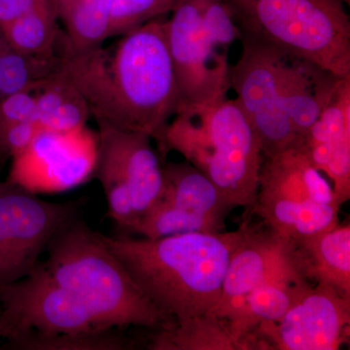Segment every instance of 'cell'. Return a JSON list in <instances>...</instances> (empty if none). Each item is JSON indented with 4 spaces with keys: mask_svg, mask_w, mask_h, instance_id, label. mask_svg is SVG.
<instances>
[{
    "mask_svg": "<svg viewBox=\"0 0 350 350\" xmlns=\"http://www.w3.org/2000/svg\"><path fill=\"white\" fill-rule=\"evenodd\" d=\"M241 38L350 76V18L342 0H225Z\"/></svg>",
    "mask_w": 350,
    "mask_h": 350,
    "instance_id": "5",
    "label": "cell"
},
{
    "mask_svg": "<svg viewBox=\"0 0 350 350\" xmlns=\"http://www.w3.org/2000/svg\"><path fill=\"white\" fill-rule=\"evenodd\" d=\"M163 174L159 202L199 223L206 232L225 231L226 217L234 206L206 175L186 161L165 163Z\"/></svg>",
    "mask_w": 350,
    "mask_h": 350,
    "instance_id": "17",
    "label": "cell"
},
{
    "mask_svg": "<svg viewBox=\"0 0 350 350\" xmlns=\"http://www.w3.org/2000/svg\"><path fill=\"white\" fill-rule=\"evenodd\" d=\"M33 120L45 130L70 131L92 118L81 92L59 69L33 91Z\"/></svg>",
    "mask_w": 350,
    "mask_h": 350,
    "instance_id": "20",
    "label": "cell"
},
{
    "mask_svg": "<svg viewBox=\"0 0 350 350\" xmlns=\"http://www.w3.org/2000/svg\"><path fill=\"white\" fill-rule=\"evenodd\" d=\"M239 40L243 49L230 66V89L259 137L264 158L301 146L303 140L284 111L280 94L284 54L250 39Z\"/></svg>",
    "mask_w": 350,
    "mask_h": 350,
    "instance_id": "10",
    "label": "cell"
},
{
    "mask_svg": "<svg viewBox=\"0 0 350 350\" xmlns=\"http://www.w3.org/2000/svg\"><path fill=\"white\" fill-rule=\"evenodd\" d=\"M64 27V40L75 52L101 47L108 39L112 0H50Z\"/></svg>",
    "mask_w": 350,
    "mask_h": 350,
    "instance_id": "22",
    "label": "cell"
},
{
    "mask_svg": "<svg viewBox=\"0 0 350 350\" xmlns=\"http://www.w3.org/2000/svg\"><path fill=\"white\" fill-rule=\"evenodd\" d=\"M81 208L80 200L48 202L0 181V289L31 275L51 239Z\"/></svg>",
    "mask_w": 350,
    "mask_h": 350,
    "instance_id": "9",
    "label": "cell"
},
{
    "mask_svg": "<svg viewBox=\"0 0 350 350\" xmlns=\"http://www.w3.org/2000/svg\"><path fill=\"white\" fill-rule=\"evenodd\" d=\"M59 69V54L50 57L23 54L4 42L0 50V103L14 94L34 91Z\"/></svg>",
    "mask_w": 350,
    "mask_h": 350,
    "instance_id": "24",
    "label": "cell"
},
{
    "mask_svg": "<svg viewBox=\"0 0 350 350\" xmlns=\"http://www.w3.org/2000/svg\"><path fill=\"white\" fill-rule=\"evenodd\" d=\"M251 230L189 232L155 239L105 234L103 238L152 304L180 323L213 312L232 254Z\"/></svg>",
    "mask_w": 350,
    "mask_h": 350,
    "instance_id": "2",
    "label": "cell"
},
{
    "mask_svg": "<svg viewBox=\"0 0 350 350\" xmlns=\"http://www.w3.org/2000/svg\"><path fill=\"white\" fill-rule=\"evenodd\" d=\"M175 0H112L108 38L122 36L170 12Z\"/></svg>",
    "mask_w": 350,
    "mask_h": 350,
    "instance_id": "27",
    "label": "cell"
},
{
    "mask_svg": "<svg viewBox=\"0 0 350 350\" xmlns=\"http://www.w3.org/2000/svg\"><path fill=\"white\" fill-rule=\"evenodd\" d=\"M165 21L157 18L122 36L112 53L75 52L62 34L61 71L78 88L91 117L119 130L158 140L179 107Z\"/></svg>",
    "mask_w": 350,
    "mask_h": 350,
    "instance_id": "1",
    "label": "cell"
},
{
    "mask_svg": "<svg viewBox=\"0 0 350 350\" xmlns=\"http://www.w3.org/2000/svg\"><path fill=\"white\" fill-rule=\"evenodd\" d=\"M165 21L179 107L204 105L227 96L229 57L213 47L202 25L200 0H175Z\"/></svg>",
    "mask_w": 350,
    "mask_h": 350,
    "instance_id": "12",
    "label": "cell"
},
{
    "mask_svg": "<svg viewBox=\"0 0 350 350\" xmlns=\"http://www.w3.org/2000/svg\"><path fill=\"white\" fill-rule=\"evenodd\" d=\"M200 13L209 41L215 49L228 54L241 33L225 0H200Z\"/></svg>",
    "mask_w": 350,
    "mask_h": 350,
    "instance_id": "28",
    "label": "cell"
},
{
    "mask_svg": "<svg viewBox=\"0 0 350 350\" xmlns=\"http://www.w3.org/2000/svg\"><path fill=\"white\" fill-rule=\"evenodd\" d=\"M0 32L13 50L44 57L57 54V44L63 33L50 0H42L29 13L1 27Z\"/></svg>",
    "mask_w": 350,
    "mask_h": 350,
    "instance_id": "23",
    "label": "cell"
},
{
    "mask_svg": "<svg viewBox=\"0 0 350 350\" xmlns=\"http://www.w3.org/2000/svg\"><path fill=\"white\" fill-rule=\"evenodd\" d=\"M4 42H5V41H4L3 38H2L1 32H0V50H1L2 46H3Z\"/></svg>",
    "mask_w": 350,
    "mask_h": 350,
    "instance_id": "30",
    "label": "cell"
},
{
    "mask_svg": "<svg viewBox=\"0 0 350 350\" xmlns=\"http://www.w3.org/2000/svg\"><path fill=\"white\" fill-rule=\"evenodd\" d=\"M42 262L51 278L87 304L107 326L158 330L175 321L145 296L105 243L80 215L51 239Z\"/></svg>",
    "mask_w": 350,
    "mask_h": 350,
    "instance_id": "4",
    "label": "cell"
},
{
    "mask_svg": "<svg viewBox=\"0 0 350 350\" xmlns=\"http://www.w3.org/2000/svg\"><path fill=\"white\" fill-rule=\"evenodd\" d=\"M96 125L98 149L94 177L103 187L110 218L131 232L162 196L165 163L148 135L103 122Z\"/></svg>",
    "mask_w": 350,
    "mask_h": 350,
    "instance_id": "7",
    "label": "cell"
},
{
    "mask_svg": "<svg viewBox=\"0 0 350 350\" xmlns=\"http://www.w3.org/2000/svg\"><path fill=\"white\" fill-rule=\"evenodd\" d=\"M120 328L76 332L54 336L27 335L7 342L6 349L19 350H129L138 342Z\"/></svg>",
    "mask_w": 350,
    "mask_h": 350,
    "instance_id": "25",
    "label": "cell"
},
{
    "mask_svg": "<svg viewBox=\"0 0 350 350\" xmlns=\"http://www.w3.org/2000/svg\"><path fill=\"white\" fill-rule=\"evenodd\" d=\"M350 296L317 283L275 322L250 334L255 349L337 350L349 338Z\"/></svg>",
    "mask_w": 350,
    "mask_h": 350,
    "instance_id": "13",
    "label": "cell"
},
{
    "mask_svg": "<svg viewBox=\"0 0 350 350\" xmlns=\"http://www.w3.org/2000/svg\"><path fill=\"white\" fill-rule=\"evenodd\" d=\"M252 206L269 230L296 241L336 227L342 206L325 175L299 146L264 158Z\"/></svg>",
    "mask_w": 350,
    "mask_h": 350,
    "instance_id": "6",
    "label": "cell"
},
{
    "mask_svg": "<svg viewBox=\"0 0 350 350\" xmlns=\"http://www.w3.org/2000/svg\"><path fill=\"white\" fill-rule=\"evenodd\" d=\"M301 148L310 162L330 179L340 202L350 198V76L335 94L304 138Z\"/></svg>",
    "mask_w": 350,
    "mask_h": 350,
    "instance_id": "14",
    "label": "cell"
},
{
    "mask_svg": "<svg viewBox=\"0 0 350 350\" xmlns=\"http://www.w3.org/2000/svg\"><path fill=\"white\" fill-rule=\"evenodd\" d=\"M114 328L81 298L55 282L40 261L25 278L0 289V338L54 336Z\"/></svg>",
    "mask_w": 350,
    "mask_h": 350,
    "instance_id": "8",
    "label": "cell"
},
{
    "mask_svg": "<svg viewBox=\"0 0 350 350\" xmlns=\"http://www.w3.org/2000/svg\"><path fill=\"white\" fill-rule=\"evenodd\" d=\"M42 0H0V29L19 19Z\"/></svg>",
    "mask_w": 350,
    "mask_h": 350,
    "instance_id": "29",
    "label": "cell"
},
{
    "mask_svg": "<svg viewBox=\"0 0 350 350\" xmlns=\"http://www.w3.org/2000/svg\"><path fill=\"white\" fill-rule=\"evenodd\" d=\"M27 107L17 96L0 103V170L19 155L43 130L34 120H25Z\"/></svg>",
    "mask_w": 350,
    "mask_h": 350,
    "instance_id": "26",
    "label": "cell"
},
{
    "mask_svg": "<svg viewBox=\"0 0 350 350\" xmlns=\"http://www.w3.org/2000/svg\"><path fill=\"white\" fill-rule=\"evenodd\" d=\"M157 144L161 156L177 152L206 175L234 208L254 204L264 155L234 98L181 108Z\"/></svg>",
    "mask_w": 350,
    "mask_h": 350,
    "instance_id": "3",
    "label": "cell"
},
{
    "mask_svg": "<svg viewBox=\"0 0 350 350\" xmlns=\"http://www.w3.org/2000/svg\"><path fill=\"white\" fill-rule=\"evenodd\" d=\"M295 257V256H294ZM296 264L255 288L247 296L232 304L220 319L229 323L232 335L241 349H250L248 336L262 323L282 319L312 288Z\"/></svg>",
    "mask_w": 350,
    "mask_h": 350,
    "instance_id": "16",
    "label": "cell"
},
{
    "mask_svg": "<svg viewBox=\"0 0 350 350\" xmlns=\"http://www.w3.org/2000/svg\"><path fill=\"white\" fill-rule=\"evenodd\" d=\"M147 338L151 350H241L229 323L213 313L175 323L169 328L152 330Z\"/></svg>",
    "mask_w": 350,
    "mask_h": 350,
    "instance_id": "21",
    "label": "cell"
},
{
    "mask_svg": "<svg viewBox=\"0 0 350 350\" xmlns=\"http://www.w3.org/2000/svg\"><path fill=\"white\" fill-rule=\"evenodd\" d=\"M291 241L297 266L306 278L350 296L349 223Z\"/></svg>",
    "mask_w": 350,
    "mask_h": 350,
    "instance_id": "19",
    "label": "cell"
},
{
    "mask_svg": "<svg viewBox=\"0 0 350 350\" xmlns=\"http://www.w3.org/2000/svg\"><path fill=\"white\" fill-rule=\"evenodd\" d=\"M295 262L293 244L269 230H251L231 258L220 300L211 313L221 314L234 301L282 273Z\"/></svg>",
    "mask_w": 350,
    "mask_h": 350,
    "instance_id": "15",
    "label": "cell"
},
{
    "mask_svg": "<svg viewBox=\"0 0 350 350\" xmlns=\"http://www.w3.org/2000/svg\"><path fill=\"white\" fill-rule=\"evenodd\" d=\"M342 78L317 64L286 55L283 57L280 71L282 105L303 142Z\"/></svg>",
    "mask_w": 350,
    "mask_h": 350,
    "instance_id": "18",
    "label": "cell"
},
{
    "mask_svg": "<svg viewBox=\"0 0 350 350\" xmlns=\"http://www.w3.org/2000/svg\"><path fill=\"white\" fill-rule=\"evenodd\" d=\"M98 149V131L88 125L70 131L43 129L11 160L7 180L36 195L72 190L94 177Z\"/></svg>",
    "mask_w": 350,
    "mask_h": 350,
    "instance_id": "11",
    "label": "cell"
}]
</instances>
